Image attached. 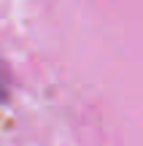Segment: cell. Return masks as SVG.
<instances>
[{"label": "cell", "instance_id": "1", "mask_svg": "<svg viewBox=\"0 0 143 146\" xmlns=\"http://www.w3.org/2000/svg\"><path fill=\"white\" fill-rule=\"evenodd\" d=\"M8 87H11V76H8V68H5V62L0 60V103L8 98Z\"/></svg>", "mask_w": 143, "mask_h": 146}]
</instances>
